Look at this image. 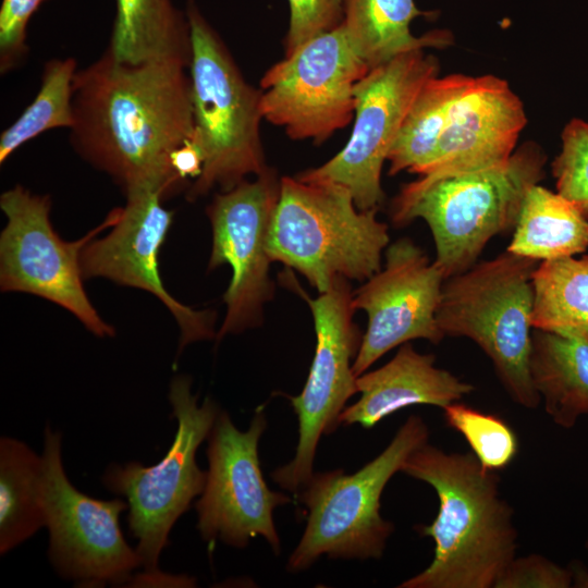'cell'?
<instances>
[{
    "instance_id": "obj_1",
    "label": "cell",
    "mask_w": 588,
    "mask_h": 588,
    "mask_svg": "<svg viewBox=\"0 0 588 588\" xmlns=\"http://www.w3.org/2000/svg\"><path fill=\"white\" fill-rule=\"evenodd\" d=\"M72 107V147L124 195L151 191L166 199L186 186L170 161L195 132L186 63L127 64L105 51L77 70Z\"/></svg>"
},
{
    "instance_id": "obj_2",
    "label": "cell",
    "mask_w": 588,
    "mask_h": 588,
    "mask_svg": "<svg viewBox=\"0 0 588 588\" xmlns=\"http://www.w3.org/2000/svg\"><path fill=\"white\" fill-rule=\"evenodd\" d=\"M401 471L437 492L439 511L430 525L416 526L434 542L431 563L400 588H491L515 559L513 509L501 497L500 477L471 452L446 453L428 442Z\"/></svg>"
},
{
    "instance_id": "obj_3",
    "label": "cell",
    "mask_w": 588,
    "mask_h": 588,
    "mask_svg": "<svg viewBox=\"0 0 588 588\" xmlns=\"http://www.w3.org/2000/svg\"><path fill=\"white\" fill-rule=\"evenodd\" d=\"M547 156L527 142L503 163L487 169L404 184L391 204L402 226L420 218L436 246L445 278L473 267L488 242L516 225L528 191L542 180Z\"/></svg>"
},
{
    "instance_id": "obj_4",
    "label": "cell",
    "mask_w": 588,
    "mask_h": 588,
    "mask_svg": "<svg viewBox=\"0 0 588 588\" xmlns=\"http://www.w3.org/2000/svg\"><path fill=\"white\" fill-rule=\"evenodd\" d=\"M377 211L359 210L341 184L283 176L269 230V257L298 271L319 293L338 278L366 281L381 269L390 241Z\"/></svg>"
},
{
    "instance_id": "obj_5",
    "label": "cell",
    "mask_w": 588,
    "mask_h": 588,
    "mask_svg": "<svg viewBox=\"0 0 588 588\" xmlns=\"http://www.w3.org/2000/svg\"><path fill=\"white\" fill-rule=\"evenodd\" d=\"M185 13L191 29L194 138L204 158L201 173L186 194V199L196 200L216 187L229 191L268 166L260 138V88L246 82L194 0H187Z\"/></svg>"
},
{
    "instance_id": "obj_6",
    "label": "cell",
    "mask_w": 588,
    "mask_h": 588,
    "mask_svg": "<svg viewBox=\"0 0 588 588\" xmlns=\"http://www.w3.org/2000/svg\"><path fill=\"white\" fill-rule=\"evenodd\" d=\"M539 261L509 250L445 279L437 310L444 336L473 340L491 359L510 397L540 403L529 371L532 272Z\"/></svg>"
},
{
    "instance_id": "obj_7",
    "label": "cell",
    "mask_w": 588,
    "mask_h": 588,
    "mask_svg": "<svg viewBox=\"0 0 588 588\" xmlns=\"http://www.w3.org/2000/svg\"><path fill=\"white\" fill-rule=\"evenodd\" d=\"M428 438L427 424L420 416L412 415L388 446L356 473H314L296 494L306 509V527L289 558L287 571H305L322 555L380 559L394 530L393 524L380 514L382 492L406 458Z\"/></svg>"
},
{
    "instance_id": "obj_8",
    "label": "cell",
    "mask_w": 588,
    "mask_h": 588,
    "mask_svg": "<svg viewBox=\"0 0 588 588\" xmlns=\"http://www.w3.org/2000/svg\"><path fill=\"white\" fill-rule=\"evenodd\" d=\"M168 396L177 427L163 458L151 466L113 463L102 476L110 492L126 499L128 529L137 539L135 550L147 572L159 569L173 525L205 488L207 471L198 466L196 453L221 409L210 397L198 404L186 375L172 378Z\"/></svg>"
},
{
    "instance_id": "obj_9",
    "label": "cell",
    "mask_w": 588,
    "mask_h": 588,
    "mask_svg": "<svg viewBox=\"0 0 588 588\" xmlns=\"http://www.w3.org/2000/svg\"><path fill=\"white\" fill-rule=\"evenodd\" d=\"M0 208L7 218L0 234L1 291L42 297L70 311L96 336H114V328L101 318L84 289L81 253L117 222L119 208L73 242L63 241L54 231L49 195L15 185L1 194Z\"/></svg>"
},
{
    "instance_id": "obj_10",
    "label": "cell",
    "mask_w": 588,
    "mask_h": 588,
    "mask_svg": "<svg viewBox=\"0 0 588 588\" xmlns=\"http://www.w3.org/2000/svg\"><path fill=\"white\" fill-rule=\"evenodd\" d=\"M44 436L41 491L51 565L81 587L126 586L142 566L120 526L127 502L99 500L77 490L63 467L61 433L47 425Z\"/></svg>"
},
{
    "instance_id": "obj_11",
    "label": "cell",
    "mask_w": 588,
    "mask_h": 588,
    "mask_svg": "<svg viewBox=\"0 0 588 588\" xmlns=\"http://www.w3.org/2000/svg\"><path fill=\"white\" fill-rule=\"evenodd\" d=\"M439 73V61L425 49L403 52L371 69L354 89L355 118L348 142L330 160L296 175L350 189L359 210L384 201L383 163L421 87Z\"/></svg>"
},
{
    "instance_id": "obj_12",
    "label": "cell",
    "mask_w": 588,
    "mask_h": 588,
    "mask_svg": "<svg viewBox=\"0 0 588 588\" xmlns=\"http://www.w3.org/2000/svg\"><path fill=\"white\" fill-rule=\"evenodd\" d=\"M307 302L314 317L316 348L302 392L290 397L298 419V442L291 462L271 473L272 480L295 494L314 474L317 446L339 425L345 403L358 393L353 363L363 335L353 317V292L347 279L310 298L291 274L282 277Z\"/></svg>"
},
{
    "instance_id": "obj_13",
    "label": "cell",
    "mask_w": 588,
    "mask_h": 588,
    "mask_svg": "<svg viewBox=\"0 0 588 588\" xmlns=\"http://www.w3.org/2000/svg\"><path fill=\"white\" fill-rule=\"evenodd\" d=\"M370 71L341 24L301 45L260 81L264 120L321 144L355 115L354 89Z\"/></svg>"
},
{
    "instance_id": "obj_14",
    "label": "cell",
    "mask_w": 588,
    "mask_h": 588,
    "mask_svg": "<svg viewBox=\"0 0 588 588\" xmlns=\"http://www.w3.org/2000/svg\"><path fill=\"white\" fill-rule=\"evenodd\" d=\"M266 428L262 411L256 412L245 431L223 409L216 418L207 438L206 483L196 502L197 529L210 546L220 540L243 549L260 536L280 553L273 511L292 499L272 491L264 479L258 445Z\"/></svg>"
},
{
    "instance_id": "obj_15",
    "label": "cell",
    "mask_w": 588,
    "mask_h": 588,
    "mask_svg": "<svg viewBox=\"0 0 588 588\" xmlns=\"http://www.w3.org/2000/svg\"><path fill=\"white\" fill-rule=\"evenodd\" d=\"M280 184L277 172L268 168L253 181L217 193L206 208L212 232L208 269L229 265L232 270L223 294L226 313L217 341L258 326L262 306L273 295L268 236Z\"/></svg>"
},
{
    "instance_id": "obj_16",
    "label": "cell",
    "mask_w": 588,
    "mask_h": 588,
    "mask_svg": "<svg viewBox=\"0 0 588 588\" xmlns=\"http://www.w3.org/2000/svg\"><path fill=\"white\" fill-rule=\"evenodd\" d=\"M445 275L409 238L385 250V265L353 292V307L368 316L367 330L353 363L356 377L392 348L412 340L439 343L437 322Z\"/></svg>"
},
{
    "instance_id": "obj_17",
    "label": "cell",
    "mask_w": 588,
    "mask_h": 588,
    "mask_svg": "<svg viewBox=\"0 0 588 588\" xmlns=\"http://www.w3.org/2000/svg\"><path fill=\"white\" fill-rule=\"evenodd\" d=\"M124 207L109 233L94 237L81 253L84 279L103 278L119 285L155 295L173 315L180 329L176 356L191 343L216 339V311L195 310L164 287L158 266L159 250L172 225L173 212L157 192L125 195Z\"/></svg>"
},
{
    "instance_id": "obj_18",
    "label": "cell",
    "mask_w": 588,
    "mask_h": 588,
    "mask_svg": "<svg viewBox=\"0 0 588 588\" xmlns=\"http://www.w3.org/2000/svg\"><path fill=\"white\" fill-rule=\"evenodd\" d=\"M526 122L524 105L506 81L470 76L419 177L433 180L505 162Z\"/></svg>"
},
{
    "instance_id": "obj_19",
    "label": "cell",
    "mask_w": 588,
    "mask_h": 588,
    "mask_svg": "<svg viewBox=\"0 0 588 588\" xmlns=\"http://www.w3.org/2000/svg\"><path fill=\"white\" fill-rule=\"evenodd\" d=\"M434 362V355L415 351L409 342L400 345L385 365L357 377L360 397L344 407L339 425L358 424L369 429L405 407L425 404L444 408L474 391L470 383Z\"/></svg>"
},
{
    "instance_id": "obj_20",
    "label": "cell",
    "mask_w": 588,
    "mask_h": 588,
    "mask_svg": "<svg viewBox=\"0 0 588 588\" xmlns=\"http://www.w3.org/2000/svg\"><path fill=\"white\" fill-rule=\"evenodd\" d=\"M106 51L115 61L127 64L177 60L189 66L191 29L186 13L173 0H115Z\"/></svg>"
},
{
    "instance_id": "obj_21",
    "label": "cell",
    "mask_w": 588,
    "mask_h": 588,
    "mask_svg": "<svg viewBox=\"0 0 588 588\" xmlns=\"http://www.w3.org/2000/svg\"><path fill=\"white\" fill-rule=\"evenodd\" d=\"M436 14L419 10L414 0H344L342 25L371 70L409 50L451 46L453 35L446 29H434L419 37L411 33L414 19Z\"/></svg>"
},
{
    "instance_id": "obj_22",
    "label": "cell",
    "mask_w": 588,
    "mask_h": 588,
    "mask_svg": "<svg viewBox=\"0 0 588 588\" xmlns=\"http://www.w3.org/2000/svg\"><path fill=\"white\" fill-rule=\"evenodd\" d=\"M529 371L552 420L571 428L588 414V343L532 329Z\"/></svg>"
},
{
    "instance_id": "obj_23",
    "label": "cell",
    "mask_w": 588,
    "mask_h": 588,
    "mask_svg": "<svg viewBox=\"0 0 588 588\" xmlns=\"http://www.w3.org/2000/svg\"><path fill=\"white\" fill-rule=\"evenodd\" d=\"M587 247L588 217L561 194L534 185L506 250L543 261L575 256Z\"/></svg>"
},
{
    "instance_id": "obj_24",
    "label": "cell",
    "mask_w": 588,
    "mask_h": 588,
    "mask_svg": "<svg viewBox=\"0 0 588 588\" xmlns=\"http://www.w3.org/2000/svg\"><path fill=\"white\" fill-rule=\"evenodd\" d=\"M41 475V455L19 439L0 438L1 555L46 525Z\"/></svg>"
},
{
    "instance_id": "obj_25",
    "label": "cell",
    "mask_w": 588,
    "mask_h": 588,
    "mask_svg": "<svg viewBox=\"0 0 588 588\" xmlns=\"http://www.w3.org/2000/svg\"><path fill=\"white\" fill-rule=\"evenodd\" d=\"M532 292V329L588 343V255L541 261Z\"/></svg>"
},
{
    "instance_id": "obj_26",
    "label": "cell",
    "mask_w": 588,
    "mask_h": 588,
    "mask_svg": "<svg viewBox=\"0 0 588 588\" xmlns=\"http://www.w3.org/2000/svg\"><path fill=\"white\" fill-rule=\"evenodd\" d=\"M470 76L450 74L427 81L417 94L389 152V174H419L431 160L452 109Z\"/></svg>"
},
{
    "instance_id": "obj_27",
    "label": "cell",
    "mask_w": 588,
    "mask_h": 588,
    "mask_svg": "<svg viewBox=\"0 0 588 588\" xmlns=\"http://www.w3.org/2000/svg\"><path fill=\"white\" fill-rule=\"evenodd\" d=\"M77 72L74 58L46 62L40 87L33 101L0 136V164L21 146L53 128H71L73 81Z\"/></svg>"
},
{
    "instance_id": "obj_28",
    "label": "cell",
    "mask_w": 588,
    "mask_h": 588,
    "mask_svg": "<svg viewBox=\"0 0 588 588\" xmlns=\"http://www.w3.org/2000/svg\"><path fill=\"white\" fill-rule=\"evenodd\" d=\"M443 409L446 425L465 438L485 469L497 471L513 462L518 441L502 418L456 402Z\"/></svg>"
},
{
    "instance_id": "obj_29",
    "label": "cell",
    "mask_w": 588,
    "mask_h": 588,
    "mask_svg": "<svg viewBox=\"0 0 588 588\" xmlns=\"http://www.w3.org/2000/svg\"><path fill=\"white\" fill-rule=\"evenodd\" d=\"M552 173L558 193L588 217V122L573 119L565 125Z\"/></svg>"
},
{
    "instance_id": "obj_30",
    "label": "cell",
    "mask_w": 588,
    "mask_h": 588,
    "mask_svg": "<svg viewBox=\"0 0 588 588\" xmlns=\"http://www.w3.org/2000/svg\"><path fill=\"white\" fill-rule=\"evenodd\" d=\"M290 24L284 38V56L307 40L340 26L344 19V0H287Z\"/></svg>"
},
{
    "instance_id": "obj_31",
    "label": "cell",
    "mask_w": 588,
    "mask_h": 588,
    "mask_svg": "<svg viewBox=\"0 0 588 588\" xmlns=\"http://www.w3.org/2000/svg\"><path fill=\"white\" fill-rule=\"evenodd\" d=\"M47 0H2L0 5V73L11 72L22 64L28 48L27 25Z\"/></svg>"
},
{
    "instance_id": "obj_32",
    "label": "cell",
    "mask_w": 588,
    "mask_h": 588,
    "mask_svg": "<svg viewBox=\"0 0 588 588\" xmlns=\"http://www.w3.org/2000/svg\"><path fill=\"white\" fill-rule=\"evenodd\" d=\"M573 573L547 558L530 554L516 558L497 580L494 588H565L572 584Z\"/></svg>"
},
{
    "instance_id": "obj_33",
    "label": "cell",
    "mask_w": 588,
    "mask_h": 588,
    "mask_svg": "<svg viewBox=\"0 0 588 588\" xmlns=\"http://www.w3.org/2000/svg\"><path fill=\"white\" fill-rule=\"evenodd\" d=\"M170 161L175 173L184 181L196 180L200 175L204 158L194 135L173 150Z\"/></svg>"
},
{
    "instance_id": "obj_34",
    "label": "cell",
    "mask_w": 588,
    "mask_h": 588,
    "mask_svg": "<svg viewBox=\"0 0 588 588\" xmlns=\"http://www.w3.org/2000/svg\"><path fill=\"white\" fill-rule=\"evenodd\" d=\"M196 579L186 575H169L160 569L133 574L126 586L132 587H194Z\"/></svg>"
},
{
    "instance_id": "obj_35",
    "label": "cell",
    "mask_w": 588,
    "mask_h": 588,
    "mask_svg": "<svg viewBox=\"0 0 588 588\" xmlns=\"http://www.w3.org/2000/svg\"><path fill=\"white\" fill-rule=\"evenodd\" d=\"M580 584H585L584 586H588V577L585 580H581Z\"/></svg>"
}]
</instances>
